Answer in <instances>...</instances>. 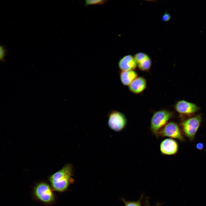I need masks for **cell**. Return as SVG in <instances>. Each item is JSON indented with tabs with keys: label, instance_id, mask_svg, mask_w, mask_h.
<instances>
[{
	"label": "cell",
	"instance_id": "obj_1",
	"mask_svg": "<svg viewBox=\"0 0 206 206\" xmlns=\"http://www.w3.org/2000/svg\"><path fill=\"white\" fill-rule=\"evenodd\" d=\"M73 174V166L68 163L51 175L48 180L53 190L60 192L66 191L74 181Z\"/></svg>",
	"mask_w": 206,
	"mask_h": 206
},
{
	"label": "cell",
	"instance_id": "obj_2",
	"mask_svg": "<svg viewBox=\"0 0 206 206\" xmlns=\"http://www.w3.org/2000/svg\"><path fill=\"white\" fill-rule=\"evenodd\" d=\"M54 190L51 186L44 182L37 183L33 189V194L35 198L39 201L45 204L52 203L55 200Z\"/></svg>",
	"mask_w": 206,
	"mask_h": 206
},
{
	"label": "cell",
	"instance_id": "obj_3",
	"mask_svg": "<svg viewBox=\"0 0 206 206\" xmlns=\"http://www.w3.org/2000/svg\"><path fill=\"white\" fill-rule=\"evenodd\" d=\"M173 115L172 112L166 110H161L155 112L151 118L150 123V129L153 134L156 136L168 123Z\"/></svg>",
	"mask_w": 206,
	"mask_h": 206
},
{
	"label": "cell",
	"instance_id": "obj_4",
	"mask_svg": "<svg viewBox=\"0 0 206 206\" xmlns=\"http://www.w3.org/2000/svg\"><path fill=\"white\" fill-rule=\"evenodd\" d=\"M202 119L201 115H198L185 120L181 123V127L184 134L190 140L194 139Z\"/></svg>",
	"mask_w": 206,
	"mask_h": 206
},
{
	"label": "cell",
	"instance_id": "obj_5",
	"mask_svg": "<svg viewBox=\"0 0 206 206\" xmlns=\"http://www.w3.org/2000/svg\"><path fill=\"white\" fill-rule=\"evenodd\" d=\"M127 123L126 118L122 113L112 110L109 114L108 124L112 130L117 132L121 131L125 128Z\"/></svg>",
	"mask_w": 206,
	"mask_h": 206
},
{
	"label": "cell",
	"instance_id": "obj_6",
	"mask_svg": "<svg viewBox=\"0 0 206 206\" xmlns=\"http://www.w3.org/2000/svg\"><path fill=\"white\" fill-rule=\"evenodd\" d=\"M158 137H167L183 142L185 139L178 124L174 122L168 123L157 134Z\"/></svg>",
	"mask_w": 206,
	"mask_h": 206
},
{
	"label": "cell",
	"instance_id": "obj_7",
	"mask_svg": "<svg viewBox=\"0 0 206 206\" xmlns=\"http://www.w3.org/2000/svg\"><path fill=\"white\" fill-rule=\"evenodd\" d=\"M174 108L179 114L187 116L195 113L199 109V107L195 104L184 100L177 102L175 105Z\"/></svg>",
	"mask_w": 206,
	"mask_h": 206
},
{
	"label": "cell",
	"instance_id": "obj_8",
	"mask_svg": "<svg viewBox=\"0 0 206 206\" xmlns=\"http://www.w3.org/2000/svg\"><path fill=\"white\" fill-rule=\"evenodd\" d=\"M160 147L161 153L162 154L173 155L177 152L178 145L175 140L172 138H167L161 142Z\"/></svg>",
	"mask_w": 206,
	"mask_h": 206
},
{
	"label": "cell",
	"instance_id": "obj_9",
	"mask_svg": "<svg viewBox=\"0 0 206 206\" xmlns=\"http://www.w3.org/2000/svg\"><path fill=\"white\" fill-rule=\"evenodd\" d=\"M118 65L121 71L134 70L137 66L134 57L130 55L125 56L120 59Z\"/></svg>",
	"mask_w": 206,
	"mask_h": 206
},
{
	"label": "cell",
	"instance_id": "obj_10",
	"mask_svg": "<svg viewBox=\"0 0 206 206\" xmlns=\"http://www.w3.org/2000/svg\"><path fill=\"white\" fill-rule=\"evenodd\" d=\"M147 82L146 79L142 76L138 77L128 86L130 91L134 94H138L143 92L146 89Z\"/></svg>",
	"mask_w": 206,
	"mask_h": 206
},
{
	"label": "cell",
	"instance_id": "obj_11",
	"mask_svg": "<svg viewBox=\"0 0 206 206\" xmlns=\"http://www.w3.org/2000/svg\"><path fill=\"white\" fill-rule=\"evenodd\" d=\"M136 61L138 68L141 71H148L150 68L151 60L146 54L143 53L139 54L137 56Z\"/></svg>",
	"mask_w": 206,
	"mask_h": 206
},
{
	"label": "cell",
	"instance_id": "obj_12",
	"mask_svg": "<svg viewBox=\"0 0 206 206\" xmlns=\"http://www.w3.org/2000/svg\"><path fill=\"white\" fill-rule=\"evenodd\" d=\"M120 76L122 84L125 86H129L138 77V74L134 70L121 71Z\"/></svg>",
	"mask_w": 206,
	"mask_h": 206
},
{
	"label": "cell",
	"instance_id": "obj_13",
	"mask_svg": "<svg viewBox=\"0 0 206 206\" xmlns=\"http://www.w3.org/2000/svg\"><path fill=\"white\" fill-rule=\"evenodd\" d=\"M143 195H142L140 198L136 201H128L124 198H121L122 201L124 203V206H142V200Z\"/></svg>",
	"mask_w": 206,
	"mask_h": 206
},
{
	"label": "cell",
	"instance_id": "obj_14",
	"mask_svg": "<svg viewBox=\"0 0 206 206\" xmlns=\"http://www.w3.org/2000/svg\"><path fill=\"white\" fill-rule=\"evenodd\" d=\"M107 1L106 0H87L85 2V5L87 6L92 5H102Z\"/></svg>",
	"mask_w": 206,
	"mask_h": 206
},
{
	"label": "cell",
	"instance_id": "obj_15",
	"mask_svg": "<svg viewBox=\"0 0 206 206\" xmlns=\"http://www.w3.org/2000/svg\"><path fill=\"white\" fill-rule=\"evenodd\" d=\"M7 50L5 47L1 45L0 46V60L1 62H5V57L7 55Z\"/></svg>",
	"mask_w": 206,
	"mask_h": 206
},
{
	"label": "cell",
	"instance_id": "obj_16",
	"mask_svg": "<svg viewBox=\"0 0 206 206\" xmlns=\"http://www.w3.org/2000/svg\"><path fill=\"white\" fill-rule=\"evenodd\" d=\"M170 14L167 13H165L162 16V20L164 21H166L169 20L171 18Z\"/></svg>",
	"mask_w": 206,
	"mask_h": 206
},
{
	"label": "cell",
	"instance_id": "obj_17",
	"mask_svg": "<svg viewBox=\"0 0 206 206\" xmlns=\"http://www.w3.org/2000/svg\"><path fill=\"white\" fill-rule=\"evenodd\" d=\"M196 147L197 149L202 150L204 148V144L202 142L196 144Z\"/></svg>",
	"mask_w": 206,
	"mask_h": 206
},
{
	"label": "cell",
	"instance_id": "obj_18",
	"mask_svg": "<svg viewBox=\"0 0 206 206\" xmlns=\"http://www.w3.org/2000/svg\"><path fill=\"white\" fill-rule=\"evenodd\" d=\"M146 205L145 206H149L148 205V201H146ZM161 205V203H157V204L155 206H160Z\"/></svg>",
	"mask_w": 206,
	"mask_h": 206
}]
</instances>
